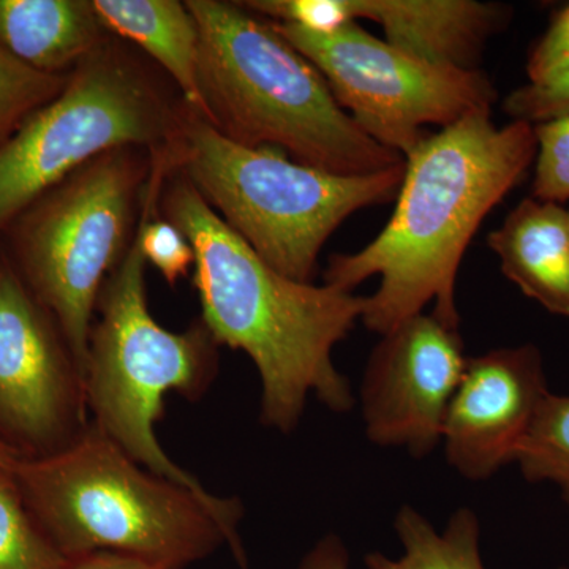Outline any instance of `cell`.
<instances>
[{
    "label": "cell",
    "instance_id": "5",
    "mask_svg": "<svg viewBox=\"0 0 569 569\" xmlns=\"http://www.w3.org/2000/svg\"><path fill=\"white\" fill-rule=\"evenodd\" d=\"M163 151L171 170L266 263L305 283L337 228L361 209L395 200L403 179V163L380 173L336 174L274 149L247 148L183 100Z\"/></svg>",
    "mask_w": 569,
    "mask_h": 569
},
{
    "label": "cell",
    "instance_id": "1",
    "mask_svg": "<svg viewBox=\"0 0 569 569\" xmlns=\"http://www.w3.org/2000/svg\"><path fill=\"white\" fill-rule=\"evenodd\" d=\"M492 112L427 134L403 157L395 211L373 241L355 253L332 254L326 284L353 291L378 277L366 296L362 325L383 336L432 305L438 320L459 328L456 284L478 228L522 182L537 160L535 127Z\"/></svg>",
    "mask_w": 569,
    "mask_h": 569
},
{
    "label": "cell",
    "instance_id": "9",
    "mask_svg": "<svg viewBox=\"0 0 569 569\" xmlns=\"http://www.w3.org/2000/svg\"><path fill=\"white\" fill-rule=\"evenodd\" d=\"M323 74L332 96L362 132L406 157L427 137L492 112L497 89L481 70L452 69L415 58L351 21L335 32L269 21Z\"/></svg>",
    "mask_w": 569,
    "mask_h": 569
},
{
    "label": "cell",
    "instance_id": "6",
    "mask_svg": "<svg viewBox=\"0 0 569 569\" xmlns=\"http://www.w3.org/2000/svg\"><path fill=\"white\" fill-rule=\"evenodd\" d=\"M146 261L138 228L132 244L100 291L99 323L89 339L84 391L91 422L146 470L213 493L168 458L156 436L168 392L198 400L211 387L219 343L203 325L171 332L153 320L146 293Z\"/></svg>",
    "mask_w": 569,
    "mask_h": 569
},
{
    "label": "cell",
    "instance_id": "20",
    "mask_svg": "<svg viewBox=\"0 0 569 569\" xmlns=\"http://www.w3.org/2000/svg\"><path fill=\"white\" fill-rule=\"evenodd\" d=\"M69 74L32 69L0 47V146L29 116L62 92Z\"/></svg>",
    "mask_w": 569,
    "mask_h": 569
},
{
    "label": "cell",
    "instance_id": "21",
    "mask_svg": "<svg viewBox=\"0 0 569 569\" xmlns=\"http://www.w3.org/2000/svg\"><path fill=\"white\" fill-rule=\"evenodd\" d=\"M538 140L531 197L569 201V118L535 127Z\"/></svg>",
    "mask_w": 569,
    "mask_h": 569
},
{
    "label": "cell",
    "instance_id": "13",
    "mask_svg": "<svg viewBox=\"0 0 569 569\" xmlns=\"http://www.w3.org/2000/svg\"><path fill=\"white\" fill-rule=\"evenodd\" d=\"M348 20H369L392 47L437 66L479 70L511 7L478 0H343Z\"/></svg>",
    "mask_w": 569,
    "mask_h": 569
},
{
    "label": "cell",
    "instance_id": "22",
    "mask_svg": "<svg viewBox=\"0 0 569 569\" xmlns=\"http://www.w3.org/2000/svg\"><path fill=\"white\" fill-rule=\"evenodd\" d=\"M503 111L511 121L533 127L569 118V66L515 89L505 99Z\"/></svg>",
    "mask_w": 569,
    "mask_h": 569
},
{
    "label": "cell",
    "instance_id": "19",
    "mask_svg": "<svg viewBox=\"0 0 569 569\" xmlns=\"http://www.w3.org/2000/svg\"><path fill=\"white\" fill-rule=\"evenodd\" d=\"M70 563L32 518L9 470H0V569H69Z\"/></svg>",
    "mask_w": 569,
    "mask_h": 569
},
{
    "label": "cell",
    "instance_id": "10",
    "mask_svg": "<svg viewBox=\"0 0 569 569\" xmlns=\"http://www.w3.org/2000/svg\"><path fill=\"white\" fill-rule=\"evenodd\" d=\"M89 422L84 378L61 329L20 274L0 263V427L51 455Z\"/></svg>",
    "mask_w": 569,
    "mask_h": 569
},
{
    "label": "cell",
    "instance_id": "2",
    "mask_svg": "<svg viewBox=\"0 0 569 569\" xmlns=\"http://www.w3.org/2000/svg\"><path fill=\"white\" fill-rule=\"evenodd\" d=\"M159 208L193 247L201 321L219 346L257 366L261 422L293 432L310 396L336 413L350 411L353 395L332 351L361 321L366 296L280 274L170 167Z\"/></svg>",
    "mask_w": 569,
    "mask_h": 569
},
{
    "label": "cell",
    "instance_id": "25",
    "mask_svg": "<svg viewBox=\"0 0 569 569\" xmlns=\"http://www.w3.org/2000/svg\"><path fill=\"white\" fill-rule=\"evenodd\" d=\"M69 569H157L133 557L121 556V553L97 552L81 559L71 560Z\"/></svg>",
    "mask_w": 569,
    "mask_h": 569
},
{
    "label": "cell",
    "instance_id": "15",
    "mask_svg": "<svg viewBox=\"0 0 569 569\" xmlns=\"http://www.w3.org/2000/svg\"><path fill=\"white\" fill-rule=\"evenodd\" d=\"M108 36L88 0H0V47L44 73H70Z\"/></svg>",
    "mask_w": 569,
    "mask_h": 569
},
{
    "label": "cell",
    "instance_id": "3",
    "mask_svg": "<svg viewBox=\"0 0 569 569\" xmlns=\"http://www.w3.org/2000/svg\"><path fill=\"white\" fill-rule=\"evenodd\" d=\"M22 501L67 559L97 552L186 569L228 545L241 569L238 498L204 497L130 459L99 427L69 447L7 467Z\"/></svg>",
    "mask_w": 569,
    "mask_h": 569
},
{
    "label": "cell",
    "instance_id": "16",
    "mask_svg": "<svg viewBox=\"0 0 569 569\" xmlns=\"http://www.w3.org/2000/svg\"><path fill=\"white\" fill-rule=\"evenodd\" d=\"M111 36L130 41L164 71L183 103L201 112L198 86L200 31L192 11L178 0H92Z\"/></svg>",
    "mask_w": 569,
    "mask_h": 569
},
{
    "label": "cell",
    "instance_id": "27",
    "mask_svg": "<svg viewBox=\"0 0 569 569\" xmlns=\"http://www.w3.org/2000/svg\"><path fill=\"white\" fill-rule=\"evenodd\" d=\"M560 569H569V568H560Z\"/></svg>",
    "mask_w": 569,
    "mask_h": 569
},
{
    "label": "cell",
    "instance_id": "14",
    "mask_svg": "<svg viewBox=\"0 0 569 569\" xmlns=\"http://www.w3.org/2000/svg\"><path fill=\"white\" fill-rule=\"evenodd\" d=\"M509 282L553 316L569 318V208L529 197L488 236Z\"/></svg>",
    "mask_w": 569,
    "mask_h": 569
},
{
    "label": "cell",
    "instance_id": "24",
    "mask_svg": "<svg viewBox=\"0 0 569 569\" xmlns=\"http://www.w3.org/2000/svg\"><path fill=\"white\" fill-rule=\"evenodd\" d=\"M348 565L350 557L342 539L328 535L306 553L298 569H348Z\"/></svg>",
    "mask_w": 569,
    "mask_h": 569
},
{
    "label": "cell",
    "instance_id": "4",
    "mask_svg": "<svg viewBox=\"0 0 569 569\" xmlns=\"http://www.w3.org/2000/svg\"><path fill=\"white\" fill-rule=\"evenodd\" d=\"M186 6L200 31V114L217 132L329 173L372 174L403 163L362 132L323 74L271 22L238 2Z\"/></svg>",
    "mask_w": 569,
    "mask_h": 569
},
{
    "label": "cell",
    "instance_id": "7",
    "mask_svg": "<svg viewBox=\"0 0 569 569\" xmlns=\"http://www.w3.org/2000/svg\"><path fill=\"white\" fill-rule=\"evenodd\" d=\"M151 171L148 149H114L41 194L14 220L22 282L54 318L82 378L100 291L132 244Z\"/></svg>",
    "mask_w": 569,
    "mask_h": 569
},
{
    "label": "cell",
    "instance_id": "26",
    "mask_svg": "<svg viewBox=\"0 0 569 569\" xmlns=\"http://www.w3.org/2000/svg\"><path fill=\"white\" fill-rule=\"evenodd\" d=\"M14 456H17V452H14L9 445H6L0 440V470H6V468L10 466Z\"/></svg>",
    "mask_w": 569,
    "mask_h": 569
},
{
    "label": "cell",
    "instance_id": "23",
    "mask_svg": "<svg viewBox=\"0 0 569 569\" xmlns=\"http://www.w3.org/2000/svg\"><path fill=\"white\" fill-rule=\"evenodd\" d=\"M569 66V3L557 10L527 59L529 81H539Z\"/></svg>",
    "mask_w": 569,
    "mask_h": 569
},
{
    "label": "cell",
    "instance_id": "11",
    "mask_svg": "<svg viewBox=\"0 0 569 569\" xmlns=\"http://www.w3.org/2000/svg\"><path fill=\"white\" fill-rule=\"evenodd\" d=\"M467 362L459 328L433 313L408 318L381 336L361 385L367 438L417 458L432 452Z\"/></svg>",
    "mask_w": 569,
    "mask_h": 569
},
{
    "label": "cell",
    "instance_id": "17",
    "mask_svg": "<svg viewBox=\"0 0 569 569\" xmlns=\"http://www.w3.org/2000/svg\"><path fill=\"white\" fill-rule=\"evenodd\" d=\"M395 529L402 545L397 559L381 552L367 553V569H485L479 552V522L471 509L462 508L440 533L417 509L403 505Z\"/></svg>",
    "mask_w": 569,
    "mask_h": 569
},
{
    "label": "cell",
    "instance_id": "12",
    "mask_svg": "<svg viewBox=\"0 0 569 569\" xmlns=\"http://www.w3.org/2000/svg\"><path fill=\"white\" fill-rule=\"evenodd\" d=\"M549 392L541 351L531 343L468 358L441 433L449 466L481 481L515 463Z\"/></svg>",
    "mask_w": 569,
    "mask_h": 569
},
{
    "label": "cell",
    "instance_id": "18",
    "mask_svg": "<svg viewBox=\"0 0 569 569\" xmlns=\"http://www.w3.org/2000/svg\"><path fill=\"white\" fill-rule=\"evenodd\" d=\"M530 482H552L569 508V396L549 392L516 462Z\"/></svg>",
    "mask_w": 569,
    "mask_h": 569
},
{
    "label": "cell",
    "instance_id": "8",
    "mask_svg": "<svg viewBox=\"0 0 569 569\" xmlns=\"http://www.w3.org/2000/svg\"><path fill=\"white\" fill-rule=\"evenodd\" d=\"M181 104L110 33L70 71L62 92L0 146V231L97 157L119 148L159 151L173 134Z\"/></svg>",
    "mask_w": 569,
    "mask_h": 569
}]
</instances>
